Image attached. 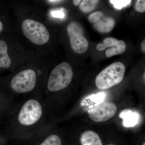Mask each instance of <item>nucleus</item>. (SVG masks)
Wrapping results in <instances>:
<instances>
[{
    "label": "nucleus",
    "instance_id": "obj_8",
    "mask_svg": "<svg viewBox=\"0 0 145 145\" xmlns=\"http://www.w3.org/2000/svg\"><path fill=\"white\" fill-rule=\"evenodd\" d=\"M119 117L123 119V124L126 127L135 126L140 119V114L136 112L131 110H122L119 114Z\"/></svg>",
    "mask_w": 145,
    "mask_h": 145
},
{
    "label": "nucleus",
    "instance_id": "obj_3",
    "mask_svg": "<svg viewBox=\"0 0 145 145\" xmlns=\"http://www.w3.org/2000/svg\"><path fill=\"white\" fill-rule=\"evenodd\" d=\"M73 71L69 63H61L52 70L48 82L47 89L49 92H57L66 88L73 77Z\"/></svg>",
    "mask_w": 145,
    "mask_h": 145
},
{
    "label": "nucleus",
    "instance_id": "obj_1",
    "mask_svg": "<svg viewBox=\"0 0 145 145\" xmlns=\"http://www.w3.org/2000/svg\"><path fill=\"white\" fill-rule=\"evenodd\" d=\"M13 133L39 132L47 126L48 112L43 97L24 98L12 108Z\"/></svg>",
    "mask_w": 145,
    "mask_h": 145
},
{
    "label": "nucleus",
    "instance_id": "obj_14",
    "mask_svg": "<svg viewBox=\"0 0 145 145\" xmlns=\"http://www.w3.org/2000/svg\"><path fill=\"white\" fill-rule=\"evenodd\" d=\"M46 127L44 129L46 137L39 145H62L61 140L59 135L55 134H50L47 136Z\"/></svg>",
    "mask_w": 145,
    "mask_h": 145
},
{
    "label": "nucleus",
    "instance_id": "obj_2",
    "mask_svg": "<svg viewBox=\"0 0 145 145\" xmlns=\"http://www.w3.org/2000/svg\"><path fill=\"white\" fill-rule=\"evenodd\" d=\"M125 69L124 65L119 62L110 65L96 76V87L99 89L104 90L118 84L123 80Z\"/></svg>",
    "mask_w": 145,
    "mask_h": 145
},
{
    "label": "nucleus",
    "instance_id": "obj_16",
    "mask_svg": "<svg viewBox=\"0 0 145 145\" xmlns=\"http://www.w3.org/2000/svg\"><path fill=\"white\" fill-rule=\"evenodd\" d=\"M110 3L113 5L115 8L121 9L130 4L131 1L130 0H110Z\"/></svg>",
    "mask_w": 145,
    "mask_h": 145
},
{
    "label": "nucleus",
    "instance_id": "obj_7",
    "mask_svg": "<svg viewBox=\"0 0 145 145\" xmlns=\"http://www.w3.org/2000/svg\"><path fill=\"white\" fill-rule=\"evenodd\" d=\"M117 111V107L114 103L105 102L101 103L88 111L89 116L96 122L106 121L114 117Z\"/></svg>",
    "mask_w": 145,
    "mask_h": 145
},
{
    "label": "nucleus",
    "instance_id": "obj_21",
    "mask_svg": "<svg viewBox=\"0 0 145 145\" xmlns=\"http://www.w3.org/2000/svg\"><path fill=\"white\" fill-rule=\"evenodd\" d=\"M141 48H142V50L144 52H145V40H143L142 44H141Z\"/></svg>",
    "mask_w": 145,
    "mask_h": 145
},
{
    "label": "nucleus",
    "instance_id": "obj_11",
    "mask_svg": "<svg viewBox=\"0 0 145 145\" xmlns=\"http://www.w3.org/2000/svg\"><path fill=\"white\" fill-rule=\"evenodd\" d=\"M8 47L4 41L0 40V68H8L11 64V59L8 56Z\"/></svg>",
    "mask_w": 145,
    "mask_h": 145
},
{
    "label": "nucleus",
    "instance_id": "obj_22",
    "mask_svg": "<svg viewBox=\"0 0 145 145\" xmlns=\"http://www.w3.org/2000/svg\"><path fill=\"white\" fill-rule=\"evenodd\" d=\"M81 1H80V0H74V1H73L72 2H73V5H74L78 6L80 4Z\"/></svg>",
    "mask_w": 145,
    "mask_h": 145
},
{
    "label": "nucleus",
    "instance_id": "obj_12",
    "mask_svg": "<svg viewBox=\"0 0 145 145\" xmlns=\"http://www.w3.org/2000/svg\"><path fill=\"white\" fill-rule=\"evenodd\" d=\"M126 48V45L125 42L121 40H119L115 46L107 50L105 52L106 56L110 58L114 55L122 54L125 52Z\"/></svg>",
    "mask_w": 145,
    "mask_h": 145
},
{
    "label": "nucleus",
    "instance_id": "obj_15",
    "mask_svg": "<svg viewBox=\"0 0 145 145\" xmlns=\"http://www.w3.org/2000/svg\"><path fill=\"white\" fill-rule=\"evenodd\" d=\"M119 40L112 37H108L105 39L103 44L100 43L97 45L96 48L99 51H103L106 48H112L117 44Z\"/></svg>",
    "mask_w": 145,
    "mask_h": 145
},
{
    "label": "nucleus",
    "instance_id": "obj_19",
    "mask_svg": "<svg viewBox=\"0 0 145 145\" xmlns=\"http://www.w3.org/2000/svg\"><path fill=\"white\" fill-rule=\"evenodd\" d=\"M52 16L55 18H62L65 16L64 14L62 11H54L52 12Z\"/></svg>",
    "mask_w": 145,
    "mask_h": 145
},
{
    "label": "nucleus",
    "instance_id": "obj_23",
    "mask_svg": "<svg viewBox=\"0 0 145 145\" xmlns=\"http://www.w3.org/2000/svg\"><path fill=\"white\" fill-rule=\"evenodd\" d=\"M3 24L1 21H0V33L2 32L3 30Z\"/></svg>",
    "mask_w": 145,
    "mask_h": 145
},
{
    "label": "nucleus",
    "instance_id": "obj_6",
    "mask_svg": "<svg viewBox=\"0 0 145 145\" xmlns=\"http://www.w3.org/2000/svg\"><path fill=\"white\" fill-rule=\"evenodd\" d=\"M67 31L73 51L78 54L86 52L88 48L89 43L82 25L75 21L71 22L68 25Z\"/></svg>",
    "mask_w": 145,
    "mask_h": 145
},
{
    "label": "nucleus",
    "instance_id": "obj_13",
    "mask_svg": "<svg viewBox=\"0 0 145 145\" xmlns=\"http://www.w3.org/2000/svg\"><path fill=\"white\" fill-rule=\"evenodd\" d=\"M99 2L97 0H84L80 4L79 8L84 13H89L96 8Z\"/></svg>",
    "mask_w": 145,
    "mask_h": 145
},
{
    "label": "nucleus",
    "instance_id": "obj_24",
    "mask_svg": "<svg viewBox=\"0 0 145 145\" xmlns=\"http://www.w3.org/2000/svg\"><path fill=\"white\" fill-rule=\"evenodd\" d=\"M143 145H145V143H144V144H143Z\"/></svg>",
    "mask_w": 145,
    "mask_h": 145
},
{
    "label": "nucleus",
    "instance_id": "obj_25",
    "mask_svg": "<svg viewBox=\"0 0 145 145\" xmlns=\"http://www.w3.org/2000/svg\"><path fill=\"white\" fill-rule=\"evenodd\" d=\"M112 145V144H109V145Z\"/></svg>",
    "mask_w": 145,
    "mask_h": 145
},
{
    "label": "nucleus",
    "instance_id": "obj_4",
    "mask_svg": "<svg viewBox=\"0 0 145 145\" xmlns=\"http://www.w3.org/2000/svg\"><path fill=\"white\" fill-rule=\"evenodd\" d=\"M37 83V75L34 71L25 69L18 72L10 82V88L17 95H24L31 92Z\"/></svg>",
    "mask_w": 145,
    "mask_h": 145
},
{
    "label": "nucleus",
    "instance_id": "obj_20",
    "mask_svg": "<svg viewBox=\"0 0 145 145\" xmlns=\"http://www.w3.org/2000/svg\"><path fill=\"white\" fill-rule=\"evenodd\" d=\"M46 1V2L51 4H59L62 3L63 1H59V0H49V1Z\"/></svg>",
    "mask_w": 145,
    "mask_h": 145
},
{
    "label": "nucleus",
    "instance_id": "obj_18",
    "mask_svg": "<svg viewBox=\"0 0 145 145\" xmlns=\"http://www.w3.org/2000/svg\"><path fill=\"white\" fill-rule=\"evenodd\" d=\"M135 9L137 12L143 13L145 11V1L138 0L136 1L135 5Z\"/></svg>",
    "mask_w": 145,
    "mask_h": 145
},
{
    "label": "nucleus",
    "instance_id": "obj_5",
    "mask_svg": "<svg viewBox=\"0 0 145 145\" xmlns=\"http://www.w3.org/2000/svg\"><path fill=\"white\" fill-rule=\"evenodd\" d=\"M22 29L25 37L34 44L42 45L49 40V31L44 25L38 21L25 20L22 24Z\"/></svg>",
    "mask_w": 145,
    "mask_h": 145
},
{
    "label": "nucleus",
    "instance_id": "obj_10",
    "mask_svg": "<svg viewBox=\"0 0 145 145\" xmlns=\"http://www.w3.org/2000/svg\"><path fill=\"white\" fill-rule=\"evenodd\" d=\"M82 145H103L100 137L97 133L92 131H86L81 135Z\"/></svg>",
    "mask_w": 145,
    "mask_h": 145
},
{
    "label": "nucleus",
    "instance_id": "obj_9",
    "mask_svg": "<svg viewBox=\"0 0 145 145\" xmlns=\"http://www.w3.org/2000/svg\"><path fill=\"white\" fill-rule=\"evenodd\" d=\"M115 24L114 18L111 17H104L103 16L98 22L94 23L93 26L99 32L108 33L114 28Z\"/></svg>",
    "mask_w": 145,
    "mask_h": 145
},
{
    "label": "nucleus",
    "instance_id": "obj_17",
    "mask_svg": "<svg viewBox=\"0 0 145 145\" xmlns=\"http://www.w3.org/2000/svg\"><path fill=\"white\" fill-rule=\"evenodd\" d=\"M103 16V12L100 11H97L90 14L89 16L88 20L90 22L94 24L98 22Z\"/></svg>",
    "mask_w": 145,
    "mask_h": 145
}]
</instances>
